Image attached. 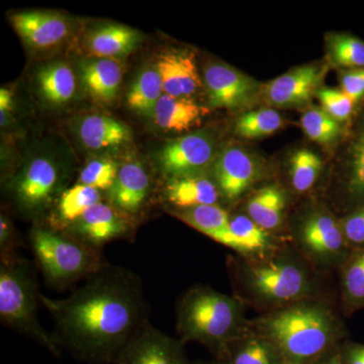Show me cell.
I'll use <instances>...</instances> for the list:
<instances>
[{
	"instance_id": "obj_24",
	"label": "cell",
	"mask_w": 364,
	"mask_h": 364,
	"mask_svg": "<svg viewBox=\"0 0 364 364\" xmlns=\"http://www.w3.org/2000/svg\"><path fill=\"white\" fill-rule=\"evenodd\" d=\"M215 358L218 364L284 363L279 351L262 335H244L225 346Z\"/></svg>"
},
{
	"instance_id": "obj_43",
	"label": "cell",
	"mask_w": 364,
	"mask_h": 364,
	"mask_svg": "<svg viewBox=\"0 0 364 364\" xmlns=\"http://www.w3.org/2000/svg\"><path fill=\"white\" fill-rule=\"evenodd\" d=\"M284 364H294V363H284Z\"/></svg>"
},
{
	"instance_id": "obj_4",
	"label": "cell",
	"mask_w": 364,
	"mask_h": 364,
	"mask_svg": "<svg viewBox=\"0 0 364 364\" xmlns=\"http://www.w3.org/2000/svg\"><path fill=\"white\" fill-rule=\"evenodd\" d=\"M40 293L30 265L21 257L0 263V320L11 330L39 343L56 358L62 347L38 318Z\"/></svg>"
},
{
	"instance_id": "obj_10",
	"label": "cell",
	"mask_w": 364,
	"mask_h": 364,
	"mask_svg": "<svg viewBox=\"0 0 364 364\" xmlns=\"http://www.w3.org/2000/svg\"><path fill=\"white\" fill-rule=\"evenodd\" d=\"M214 176L220 193L228 202H234L260 178L262 166L248 151L230 147L215 160Z\"/></svg>"
},
{
	"instance_id": "obj_42",
	"label": "cell",
	"mask_w": 364,
	"mask_h": 364,
	"mask_svg": "<svg viewBox=\"0 0 364 364\" xmlns=\"http://www.w3.org/2000/svg\"><path fill=\"white\" fill-rule=\"evenodd\" d=\"M318 364H343L341 353H340L339 350L333 351L330 355H328L327 358L323 359Z\"/></svg>"
},
{
	"instance_id": "obj_26",
	"label": "cell",
	"mask_w": 364,
	"mask_h": 364,
	"mask_svg": "<svg viewBox=\"0 0 364 364\" xmlns=\"http://www.w3.org/2000/svg\"><path fill=\"white\" fill-rule=\"evenodd\" d=\"M287 198L282 189L267 186L254 193L247 203L248 217L265 231H272L282 224Z\"/></svg>"
},
{
	"instance_id": "obj_40",
	"label": "cell",
	"mask_w": 364,
	"mask_h": 364,
	"mask_svg": "<svg viewBox=\"0 0 364 364\" xmlns=\"http://www.w3.org/2000/svg\"><path fill=\"white\" fill-rule=\"evenodd\" d=\"M340 353L343 364H364V344H346Z\"/></svg>"
},
{
	"instance_id": "obj_25",
	"label": "cell",
	"mask_w": 364,
	"mask_h": 364,
	"mask_svg": "<svg viewBox=\"0 0 364 364\" xmlns=\"http://www.w3.org/2000/svg\"><path fill=\"white\" fill-rule=\"evenodd\" d=\"M140 36L129 26L111 25L102 26L90 33L88 50L97 58L114 59L124 56L135 49Z\"/></svg>"
},
{
	"instance_id": "obj_9",
	"label": "cell",
	"mask_w": 364,
	"mask_h": 364,
	"mask_svg": "<svg viewBox=\"0 0 364 364\" xmlns=\"http://www.w3.org/2000/svg\"><path fill=\"white\" fill-rule=\"evenodd\" d=\"M183 344L148 321L124 346L116 364H189Z\"/></svg>"
},
{
	"instance_id": "obj_37",
	"label": "cell",
	"mask_w": 364,
	"mask_h": 364,
	"mask_svg": "<svg viewBox=\"0 0 364 364\" xmlns=\"http://www.w3.org/2000/svg\"><path fill=\"white\" fill-rule=\"evenodd\" d=\"M317 95L322 109L339 123L349 121L353 116L358 105L341 90L322 88Z\"/></svg>"
},
{
	"instance_id": "obj_18",
	"label": "cell",
	"mask_w": 364,
	"mask_h": 364,
	"mask_svg": "<svg viewBox=\"0 0 364 364\" xmlns=\"http://www.w3.org/2000/svg\"><path fill=\"white\" fill-rule=\"evenodd\" d=\"M149 191L150 177L143 165L138 161L124 163L109 191V200L124 214L134 215L142 208Z\"/></svg>"
},
{
	"instance_id": "obj_29",
	"label": "cell",
	"mask_w": 364,
	"mask_h": 364,
	"mask_svg": "<svg viewBox=\"0 0 364 364\" xmlns=\"http://www.w3.org/2000/svg\"><path fill=\"white\" fill-rule=\"evenodd\" d=\"M164 95L161 77L155 68H147L141 72L135 82L132 85L127 104L133 111L144 114L153 116L158 100Z\"/></svg>"
},
{
	"instance_id": "obj_28",
	"label": "cell",
	"mask_w": 364,
	"mask_h": 364,
	"mask_svg": "<svg viewBox=\"0 0 364 364\" xmlns=\"http://www.w3.org/2000/svg\"><path fill=\"white\" fill-rule=\"evenodd\" d=\"M43 97L53 105H64L70 102L76 90L75 75L65 63H52L43 67L38 73Z\"/></svg>"
},
{
	"instance_id": "obj_41",
	"label": "cell",
	"mask_w": 364,
	"mask_h": 364,
	"mask_svg": "<svg viewBox=\"0 0 364 364\" xmlns=\"http://www.w3.org/2000/svg\"><path fill=\"white\" fill-rule=\"evenodd\" d=\"M13 109V95L11 91L1 88L0 90V111L7 112Z\"/></svg>"
},
{
	"instance_id": "obj_1",
	"label": "cell",
	"mask_w": 364,
	"mask_h": 364,
	"mask_svg": "<svg viewBox=\"0 0 364 364\" xmlns=\"http://www.w3.org/2000/svg\"><path fill=\"white\" fill-rule=\"evenodd\" d=\"M62 348L92 364H116L124 346L148 322L142 282L133 272L105 265L68 298L40 294Z\"/></svg>"
},
{
	"instance_id": "obj_8",
	"label": "cell",
	"mask_w": 364,
	"mask_h": 364,
	"mask_svg": "<svg viewBox=\"0 0 364 364\" xmlns=\"http://www.w3.org/2000/svg\"><path fill=\"white\" fill-rule=\"evenodd\" d=\"M215 144L207 134L196 133L170 141L159 154L160 167L168 179L203 176L214 160Z\"/></svg>"
},
{
	"instance_id": "obj_12",
	"label": "cell",
	"mask_w": 364,
	"mask_h": 364,
	"mask_svg": "<svg viewBox=\"0 0 364 364\" xmlns=\"http://www.w3.org/2000/svg\"><path fill=\"white\" fill-rule=\"evenodd\" d=\"M210 104L214 107L238 109L252 102L258 85L255 80L226 64H210L205 70Z\"/></svg>"
},
{
	"instance_id": "obj_2",
	"label": "cell",
	"mask_w": 364,
	"mask_h": 364,
	"mask_svg": "<svg viewBox=\"0 0 364 364\" xmlns=\"http://www.w3.org/2000/svg\"><path fill=\"white\" fill-rule=\"evenodd\" d=\"M261 334L284 363L318 364L339 338L336 318L327 309L301 304L280 310L260 322Z\"/></svg>"
},
{
	"instance_id": "obj_5",
	"label": "cell",
	"mask_w": 364,
	"mask_h": 364,
	"mask_svg": "<svg viewBox=\"0 0 364 364\" xmlns=\"http://www.w3.org/2000/svg\"><path fill=\"white\" fill-rule=\"evenodd\" d=\"M30 241L38 267L52 287L62 289L90 279L107 265L100 249L58 230L33 228Z\"/></svg>"
},
{
	"instance_id": "obj_39",
	"label": "cell",
	"mask_w": 364,
	"mask_h": 364,
	"mask_svg": "<svg viewBox=\"0 0 364 364\" xmlns=\"http://www.w3.org/2000/svg\"><path fill=\"white\" fill-rule=\"evenodd\" d=\"M341 90L358 105L364 102V68L345 69L339 76Z\"/></svg>"
},
{
	"instance_id": "obj_22",
	"label": "cell",
	"mask_w": 364,
	"mask_h": 364,
	"mask_svg": "<svg viewBox=\"0 0 364 364\" xmlns=\"http://www.w3.org/2000/svg\"><path fill=\"white\" fill-rule=\"evenodd\" d=\"M215 241L243 254L264 253L272 247L267 231L244 215L230 218L229 227Z\"/></svg>"
},
{
	"instance_id": "obj_32",
	"label": "cell",
	"mask_w": 364,
	"mask_h": 364,
	"mask_svg": "<svg viewBox=\"0 0 364 364\" xmlns=\"http://www.w3.org/2000/svg\"><path fill=\"white\" fill-rule=\"evenodd\" d=\"M301 128L311 140L321 145H332L342 135V127L320 107H313L303 114Z\"/></svg>"
},
{
	"instance_id": "obj_33",
	"label": "cell",
	"mask_w": 364,
	"mask_h": 364,
	"mask_svg": "<svg viewBox=\"0 0 364 364\" xmlns=\"http://www.w3.org/2000/svg\"><path fill=\"white\" fill-rule=\"evenodd\" d=\"M284 119L279 112L262 109L242 114L236 122L235 131L239 136L247 139L269 136L282 128Z\"/></svg>"
},
{
	"instance_id": "obj_11",
	"label": "cell",
	"mask_w": 364,
	"mask_h": 364,
	"mask_svg": "<svg viewBox=\"0 0 364 364\" xmlns=\"http://www.w3.org/2000/svg\"><path fill=\"white\" fill-rule=\"evenodd\" d=\"M127 215L114 205L100 202L73 223L68 234L100 250L105 244L129 234L131 226Z\"/></svg>"
},
{
	"instance_id": "obj_7",
	"label": "cell",
	"mask_w": 364,
	"mask_h": 364,
	"mask_svg": "<svg viewBox=\"0 0 364 364\" xmlns=\"http://www.w3.org/2000/svg\"><path fill=\"white\" fill-rule=\"evenodd\" d=\"M299 241L306 254L323 264H343L350 253L340 222L326 212L312 213L299 228Z\"/></svg>"
},
{
	"instance_id": "obj_44",
	"label": "cell",
	"mask_w": 364,
	"mask_h": 364,
	"mask_svg": "<svg viewBox=\"0 0 364 364\" xmlns=\"http://www.w3.org/2000/svg\"><path fill=\"white\" fill-rule=\"evenodd\" d=\"M218 364V363H217Z\"/></svg>"
},
{
	"instance_id": "obj_20",
	"label": "cell",
	"mask_w": 364,
	"mask_h": 364,
	"mask_svg": "<svg viewBox=\"0 0 364 364\" xmlns=\"http://www.w3.org/2000/svg\"><path fill=\"white\" fill-rule=\"evenodd\" d=\"M205 109L188 97H176L163 95L158 100L153 119L165 131L182 133L195 128L202 121Z\"/></svg>"
},
{
	"instance_id": "obj_19",
	"label": "cell",
	"mask_w": 364,
	"mask_h": 364,
	"mask_svg": "<svg viewBox=\"0 0 364 364\" xmlns=\"http://www.w3.org/2000/svg\"><path fill=\"white\" fill-rule=\"evenodd\" d=\"M78 135L83 145L93 151L119 148L132 139L127 124L104 114L83 117L79 124Z\"/></svg>"
},
{
	"instance_id": "obj_21",
	"label": "cell",
	"mask_w": 364,
	"mask_h": 364,
	"mask_svg": "<svg viewBox=\"0 0 364 364\" xmlns=\"http://www.w3.org/2000/svg\"><path fill=\"white\" fill-rule=\"evenodd\" d=\"M165 196L171 205L183 210L198 205H217L220 191L214 181L203 176L168 179Z\"/></svg>"
},
{
	"instance_id": "obj_38",
	"label": "cell",
	"mask_w": 364,
	"mask_h": 364,
	"mask_svg": "<svg viewBox=\"0 0 364 364\" xmlns=\"http://www.w3.org/2000/svg\"><path fill=\"white\" fill-rule=\"evenodd\" d=\"M340 225L349 247L364 248V203L347 213Z\"/></svg>"
},
{
	"instance_id": "obj_17",
	"label": "cell",
	"mask_w": 364,
	"mask_h": 364,
	"mask_svg": "<svg viewBox=\"0 0 364 364\" xmlns=\"http://www.w3.org/2000/svg\"><path fill=\"white\" fill-rule=\"evenodd\" d=\"M14 28L28 45L47 49L66 39L69 25L60 14L45 11H25L14 14Z\"/></svg>"
},
{
	"instance_id": "obj_31",
	"label": "cell",
	"mask_w": 364,
	"mask_h": 364,
	"mask_svg": "<svg viewBox=\"0 0 364 364\" xmlns=\"http://www.w3.org/2000/svg\"><path fill=\"white\" fill-rule=\"evenodd\" d=\"M102 202V196L97 188L85 184H75L66 189L58 203V219L62 224L71 226L85 214L88 208Z\"/></svg>"
},
{
	"instance_id": "obj_30",
	"label": "cell",
	"mask_w": 364,
	"mask_h": 364,
	"mask_svg": "<svg viewBox=\"0 0 364 364\" xmlns=\"http://www.w3.org/2000/svg\"><path fill=\"white\" fill-rule=\"evenodd\" d=\"M178 219L215 240L229 227L230 215L218 205H198L174 213Z\"/></svg>"
},
{
	"instance_id": "obj_14",
	"label": "cell",
	"mask_w": 364,
	"mask_h": 364,
	"mask_svg": "<svg viewBox=\"0 0 364 364\" xmlns=\"http://www.w3.org/2000/svg\"><path fill=\"white\" fill-rule=\"evenodd\" d=\"M324 76V68L317 65L299 67L275 78L265 88V97L277 107H294L308 104Z\"/></svg>"
},
{
	"instance_id": "obj_15",
	"label": "cell",
	"mask_w": 364,
	"mask_h": 364,
	"mask_svg": "<svg viewBox=\"0 0 364 364\" xmlns=\"http://www.w3.org/2000/svg\"><path fill=\"white\" fill-rule=\"evenodd\" d=\"M341 198L347 213L364 203V105L349 136L340 176Z\"/></svg>"
},
{
	"instance_id": "obj_6",
	"label": "cell",
	"mask_w": 364,
	"mask_h": 364,
	"mask_svg": "<svg viewBox=\"0 0 364 364\" xmlns=\"http://www.w3.org/2000/svg\"><path fill=\"white\" fill-rule=\"evenodd\" d=\"M249 289L255 296L272 304L293 303L310 291L305 270L287 260H275L245 272Z\"/></svg>"
},
{
	"instance_id": "obj_35",
	"label": "cell",
	"mask_w": 364,
	"mask_h": 364,
	"mask_svg": "<svg viewBox=\"0 0 364 364\" xmlns=\"http://www.w3.org/2000/svg\"><path fill=\"white\" fill-rule=\"evenodd\" d=\"M329 54L335 65L345 69L364 68V41L349 33L330 38Z\"/></svg>"
},
{
	"instance_id": "obj_16",
	"label": "cell",
	"mask_w": 364,
	"mask_h": 364,
	"mask_svg": "<svg viewBox=\"0 0 364 364\" xmlns=\"http://www.w3.org/2000/svg\"><path fill=\"white\" fill-rule=\"evenodd\" d=\"M156 69L165 95L188 97L202 87L195 55L188 50L173 49L162 53L158 57Z\"/></svg>"
},
{
	"instance_id": "obj_13",
	"label": "cell",
	"mask_w": 364,
	"mask_h": 364,
	"mask_svg": "<svg viewBox=\"0 0 364 364\" xmlns=\"http://www.w3.org/2000/svg\"><path fill=\"white\" fill-rule=\"evenodd\" d=\"M59 183L56 165L46 158H36L14 182V193L21 207L30 212H38L51 203Z\"/></svg>"
},
{
	"instance_id": "obj_27",
	"label": "cell",
	"mask_w": 364,
	"mask_h": 364,
	"mask_svg": "<svg viewBox=\"0 0 364 364\" xmlns=\"http://www.w3.org/2000/svg\"><path fill=\"white\" fill-rule=\"evenodd\" d=\"M341 291L345 312L364 309V248L351 249L341 265Z\"/></svg>"
},
{
	"instance_id": "obj_34",
	"label": "cell",
	"mask_w": 364,
	"mask_h": 364,
	"mask_svg": "<svg viewBox=\"0 0 364 364\" xmlns=\"http://www.w3.org/2000/svg\"><path fill=\"white\" fill-rule=\"evenodd\" d=\"M322 169V160L308 149L296 151L289 160L291 186L298 193H306L313 188Z\"/></svg>"
},
{
	"instance_id": "obj_3",
	"label": "cell",
	"mask_w": 364,
	"mask_h": 364,
	"mask_svg": "<svg viewBox=\"0 0 364 364\" xmlns=\"http://www.w3.org/2000/svg\"><path fill=\"white\" fill-rule=\"evenodd\" d=\"M177 333L183 343L198 342L217 356L225 346L244 336L240 304L207 287L189 289L176 309Z\"/></svg>"
},
{
	"instance_id": "obj_36",
	"label": "cell",
	"mask_w": 364,
	"mask_h": 364,
	"mask_svg": "<svg viewBox=\"0 0 364 364\" xmlns=\"http://www.w3.org/2000/svg\"><path fill=\"white\" fill-rule=\"evenodd\" d=\"M119 166L111 159L92 160L86 164L79 176V183L109 193L114 186Z\"/></svg>"
},
{
	"instance_id": "obj_23",
	"label": "cell",
	"mask_w": 364,
	"mask_h": 364,
	"mask_svg": "<svg viewBox=\"0 0 364 364\" xmlns=\"http://www.w3.org/2000/svg\"><path fill=\"white\" fill-rule=\"evenodd\" d=\"M80 73L88 92L107 102L116 97L123 79L122 65L114 59L85 60L81 63Z\"/></svg>"
}]
</instances>
